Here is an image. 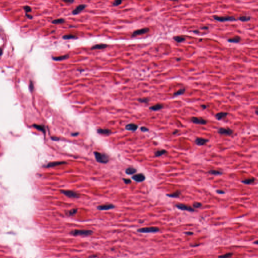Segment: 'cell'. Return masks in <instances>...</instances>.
Wrapping results in <instances>:
<instances>
[{"instance_id":"cell-1","label":"cell","mask_w":258,"mask_h":258,"mask_svg":"<svg viewBox=\"0 0 258 258\" xmlns=\"http://www.w3.org/2000/svg\"><path fill=\"white\" fill-rule=\"evenodd\" d=\"M94 154L96 161L99 163L105 164L108 162L109 160V156L105 154L95 151L94 152Z\"/></svg>"},{"instance_id":"cell-2","label":"cell","mask_w":258,"mask_h":258,"mask_svg":"<svg viewBox=\"0 0 258 258\" xmlns=\"http://www.w3.org/2000/svg\"><path fill=\"white\" fill-rule=\"evenodd\" d=\"M92 231L90 230H74L71 231L70 234L74 236H88L92 234Z\"/></svg>"},{"instance_id":"cell-3","label":"cell","mask_w":258,"mask_h":258,"mask_svg":"<svg viewBox=\"0 0 258 258\" xmlns=\"http://www.w3.org/2000/svg\"><path fill=\"white\" fill-rule=\"evenodd\" d=\"M63 194L70 198H78L80 197L79 194L76 192L70 190H61L60 191Z\"/></svg>"},{"instance_id":"cell-4","label":"cell","mask_w":258,"mask_h":258,"mask_svg":"<svg viewBox=\"0 0 258 258\" xmlns=\"http://www.w3.org/2000/svg\"><path fill=\"white\" fill-rule=\"evenodd\" d=\"M213 18L218 21V22H226V21H236V19L235 18L232 16H226V17H219L217 16H214Z\"/></svg>"},{"instance_id":"cell-5","label":"cell","mask_w":258,"mask_h":258,"mask_svg":"<svg viewBox=\"0 0 258 258\" xmlns=\"http://www.w3.org/2000/svg\"><path fill=\"white\" fill-rule=\"evenodd\" d=\"M159 231V229L156 227H144L138 229V231L141 233H155Z\"/></svg>"},{"instance_id":"cell-6","label":"cell","mask_w":258,"mask_h":258,"mask_svg":"<svg viewBox=\"0 0 258 258\" xmlns=\"http://www.w3.org/2000/svg\"><path fill=\"white\" fill-rule=\"evenodd\" d=\"M217 132L219 134L225 135L227 136H230L233 133V131L231 129L229 128H220L218 129Z\"/></svg>"},{"instance_id":"cell-7","label":"cell","mask_w":258,"mask_h":258,"mask_svg":"<svg viewBox=\"0 0 258 258\" xmlns=\"http://www.w3.org/2000/svg\"><path fill=\"white\" fill-rule=\"evenodd\" d=\"M175 206H176V207L178 209L181 210L187 211H189V212H194L195 211L194 209L193 208H192L191 207L185 205V204H177V205H175Z\"/></svg>"},{"instance_id":"cell-8","label":"cell","mask_w":258,"mask_h":258,"mask_svg":"<svg viewBox=\"0 0 258 258\" xmlns=\"http://www.w3.org/2000/svg\"><path fill=\"white\" fill-rule=\"evenodd\" d=\"M115 208V206L112 204H106L104 205H99L97 207V209L100 211H105L109 210L110 209H113Z\"/></svg>"},{"instance_id":"cell-9","label":"cell","mask_w":258,"mask_h":258,"mask_svg":"<svg viewBox=\"0 0 258 258\" xmlns=\"http://www.w3.org/2000/svg\"><path fill=\"white\" fill-rule=\"evenodd\" d=\"M145 176L142 173L135 174L132 177V180H133L134 181L137 182H141L144 181L145 180Z\"/></svg>"},{"instance_id":"cell-10","label":"cell","mask_w":258,"mask_h":258,"mask_svg":"<svg viewBox=\"0 0 258 258\" xmlns=\"http://www.w3.org/2000/svg\"><path fill=\"white\" fill-rule=\"evenodd\" d=\"M149 31V29L148 28H142V29H141L135 30V31H134L132 35V37H133L136 36L137 35L145 34L146 33H147V32H148Z\"/></svg>"},{"instance_id":"cell-11","label":"cell","mask_w":258,"mask_h":258,"mask_svg":"<svg viewBox=\"0 0 258 258\" xmlns=\"http://www.w3.org/2000/svg\"><path fill=\"white\" fill-rule=\"evenodd\" d=\"M191 120L193 123H194L195 124L206 125L207 123L206 120L202 119V118H200V117H192L191 118Z\"/></svg>"},{"instance_id":"cell-12","label":"cell","mask_w":258,"mask_h":258,"mask_svg":"<svg viewBox=\"0 0 258 258\" xmlns=\"http://www.w3.org/2000/svg\"><path fill=\"white\" fill-rule=\"evenodd\" d=\"M67 163L65 162V161H55V162H50L48 163V164L44 165V167L45 168H51V167H53L57 166H59V165H60L66 164Z\"/></svg>"},{"instance_id":"cell-13","label":"cell","mask_w":258,"mask_h":258,"mask_svg":"<svg viewBox=\"0 0 258 258\" xmlns=\"http://www.w3.org/2000/svg\"><path fill=\"white\" fill-rule=\"evenodd\" d=\"M86 7V5L84 4H81V5H79L74 10L72 11V14H73V15H77V14H79L82 11L85 9Z\"/></svg>"},{"instance_id":"cell-14","label":"cell","mask_w":258,"mask_h":258,"mask_svg":"<svg viewBox=\"0 0 258 258\" xmlns=\"http://www.w3.org/2000/svg\"><path fill=\"white\" fill-rule=\"evenodd\" d=\"M208 142H209V140L208 139L202 138H197L196 139L195 141L196 144L199 146H203L204 145H205L206 143Z\"/></svg>"},{"instance_id":"cell-15","label":"cell","mask_w":258,"mask_h":258,"mask_svg":"<svg viewBox=\"0 0 258 258\" xmlns=\"http://www.w3.org/2000/svg\"><path fill=\"white\" fill-rule=\"evenodd\" d=\"M125 128H126V130H127L128 131L134 132V131H136V130H137L138 128V126L137 125H136L135 124L131 123V124H128L127 125H126V127H125Z\"/></svg>"},{"instance_id":"cell-16","label":"cell","mask_w":258,"mask_h":258,"mask_svg":"<svg viewBox=\"0 0 258 258\" xmlns=\"http://www.w3.org/2000/svg\"><path fill=\"white\" fill-rule=\"evenodd\" d=\"M97 132L101 135H109L112 133V131L107 129H98L97 130Z\"/></svg>"},{"instance_id":"cell-17","label":"cell","mask_w":258,"mask_h":258,"mask_svg":"<svg viewBox=\"0 0 258 258\" xmlns=\"http://www.w3.org/2000/svg\"><path fill=\"white\" fill-rule=\"evenodd\" d=\"M163 107V105H162V104L157 103L154 105H153L151 107H150L149 109L152 110L153 111H158L161 109H162Z\"/></svg>"},{"instance_id":"cell-18","label":"cell","mask_w":258,"mask_h":258,"mask_svg":"<svg viewBox=\"0 0 258 258\" xmlns=\"http://www.w3.org/2000/svg\"><path fill=\"white\" fill-rule=\"evenodd\" d=\"M228 114V113L226 112H220L219 113H217L216 114L215 117L218 120H221L222 119H223L224 117H227Z\"/></svg>"},{"instance_id":"cell-19","label":"cell","mask_w":258,"mask_h":258,"mask_svg":"<svg viewBox=\"0 0 258 258\" xmlns=\"http://www.w3.org/2000/svg\"><path fill=\"white\" fill-rule=\"evenodd\" d=\"M69 58V55H64L62 56H56V57H52V59L55 60V61H60V60H66Z\"/></svg>"},{"instance_id":"cell-20","label":"cell","mask_w":258,"mask_h":258,"mask_svg":"<svg viewBox=\"0 0 258 258\" xmlns=\"http://www.w3.org/2000/svg\"><path fill=\"white\" fill-rule=\"evenodd\" d=\"M107 46V44H96L95 45H93L92 46L91 49H105Z\"/></svg>"},{"instance_id":"cell-21","label":"cell","mask_w":258,"mask_h":258,"mask_svg":"<svg viewBox=\"0 0 258 258\" xmlns=\"http://www.w3.org/2000/svg\"><path fill=\"white\" fill-rule=\"evenodd\" d=\"M241 38L239 36H236L233 38L228 39L227 41L228 42H231V43H238L241 41Z\"/></svg>"},{"instance_id":"cell-22","label":"cell","mask_w":258,"mask_h":258,"mask_svg":"<svg viewBox=\"0 0 258 258\" xmlns=\"http://www.w3.org/2000/svg\"><path fill=\"white\" fill-rule=\"evenodd\" d=\"M136 171H137V170L135 168L133 167H129L126 169V173L128 175H133L135 174Z\"/></svg>"},{"instance_id":"cell-23","label":"cell","mask_w":258,"mask_h":258,"mask_svg":"<svg viewBox=\"0 0 258 258\" xmlns=\"http://www.w3.org/2000/svg\"><path fill=\"white\" fill-rule=\"evenodd\" d=\"M181 194V192L180 191H177L173 193L167 194V196L170 197V198H178V197H180Z\"/></svg>"},{"instance_id":"cell-24","label":"cell","mask_w":258,"mask_h":258,"mask_svg":"<svg viewBox=\"0 0 258 258\" xmlns=\"http://www.w3.org/2000/svg\"><path fill=\"white\" fill-rule=\"evenodd\" d=\"M255 181H256L255 178H252L246 179V180H245L243 181H242V182L243 184H245V185H250V184H252L254 183V182Z\"/></svg>"},{"instance_id":"cell-25","label":"cell","mask_w":258,"mask_h":258,"mask_svg":"<svg viewBox=\"0 0 258 258\" xmlns=\"http://www.w3.org/2000/svg\"><path fill=\"white\" fill-rule=\"evenodd\" d=\"M167 151L165 150H160L157 151L155 152V157H160L163 155L167 153Z\"/></svg>"},{"instance_id":"cell-26","label":"cell","mask_w":258,"mask_h":258,"mask_svg":"<svg viewBox=\"0 0 258 258\" xmlns=\"http://www.w3.org/2000/svg\"><path fill=\"white\" fill-rule=\"evenodd\" d=\"M208 173H209L211 175H220L223 174V173L221 171L215 170H210L207 172Z\"/></svg>"},{"instance_id":"cell-27","label":"cell","mask_w":258,"mask_h":258,"mask_svg":"<svg viewBox=\"0 0 258 258\" xmlns=\"http://www.w3.org/2000/svg\"><path fill=\"white\" fill-rule=\"evenodd\" d=\"M33 127L35 129H36L37 130L41 131L44 134H45V130L44 126H41V125H33Z\"/></svg>"},{"instance_id":"cell-28","label":"cell","mask_w":258,"mask_h":258,"mask_svg":"<svg viewBox=\"0 0 258 258\" xmlns=\"http://www.w3.org/2000/svg\"><path fill=\"white\" fill-rule=\"evenodd\" d=\"M173 39L174 40L178 42V43H180V42H183L185 40V38L182 37V36H175L173 37Z\"/></svg>"},{"instance_id":"cell-29","label":"cell","mask_w":258,"mask_h":258,"mask_svg":"<svg viewBox=\"0 0 258 258\" xmlns=\"http://www.w3.org/2000/svg\"><path fill=\"white\" fill-rule=\"evenodd\" d=\"M185 88H181V89H180V90H178V91L175 92L174 93L173 96H179V95H182L185 93Z\"/></svg>"},{"instance_id":"cell-30","label":"cell","mask_w":258,"mask_h":258,"mask_svg":"<svg viewBox=\"0 0 258 258\" xmlns=\"http://www.w3.org/2000/svg\"><path fill=\"white\" fill-rule=\"evenodd\" d=\"M65 22V20L63 18H59L53 20L52 21V23L54 24H62Z\"/></svg>"},{"instance_id":"cell-31","label":"cell","mask_w":258,"mask_h":258,"mask_svg":"<svg viewBox=\"0 0 258 258\" xmlns=\"http://www.w3.org/2000/svg\"><path fill=\"white\" fill-rule=\"evenodd\" d=\"M251 19V17L250 16H241L238 18V20L239 21H242V22H246V21H249Z\"/></svg>"},{"instance_id":"cell-32","label":"cell","mask_w":258,"mask_h":258,"mask_svg":"<svg viewBox=\"0 0 258 258\" xmlns=\"http://www.w3.org/2000/svg\"><path fill=\"white\" fill-rule=\"evenodd\" d=\"M63 39H74V38H77V37L76 36L72 35V34H67L64 35L63 36Z\"/></svg>"},{"instance_id":"cell-33","label":"cell","mask_w":258,"mask_h":258,"mask_svg":"<svg viewBox=\"0 0 258 258\" xmlns=\"http://www.w3.org/2000/svg\"><path fill=\"white\" fill-rule=\"evenodd\" d=\"M78 209H72L69 211H68L67 214L69 216H73L77 212Z\"/></svg>"},{"instance_id":"cell-34","label":"cell","mask_w":258,"mask_h":258,"mask_svg":"<svg viewBox=\"0 0 258 258\" xmlns=\"http://www.w3.org/2000/svg\"><path fill=\"white\" fill-rule=\"evenodd\" d=\"M233 256L232 253H228L226 254H224L223 255H221L219 256V258H231Z\"/></svg>"},{"instance_id":"cell-35","label":"cell","mask_w":258,"mask_h":258,"mask_svg":"<svg viewBox=\"0 0 258 258\" xmlns=\"http://www.w3.org/2000/svg\"><path fill=\"white\" fill-rule=\"evenodd\" d=\"M202 205L201 203L199 202H197L194 203L193 205L194 208H200L202 206Z\"/></svg>"},{"instance_id":"cell-36","label":"cell","mask_w":258,"mask_h":258,"mask_svg":"<svg viewBox=\"0 0 258 258\" xmlns=\"http://www.w3.org/2000/svg\"><path fill=\"white\" fill-rule=\"evenodd\" d=\"M138 101L141 103H147L149 101V99L147 98H139L138 99Z\"/></svg>"},{"instance_id":"cell-37","label":"cell","mask_w":258,"mask_h":258,"mask_svg":"<svg viewBox=\"0 0 258 258\" xmlns=\"http://www.w3.org/2000/svg\"><path fill=\"white\" fill-rule=\"evenodd\" d=\"M123 1H121V0H117V1H114L113 3V6H119L120 5H121V3H122Z\"/></svg>"},{"instance_id":"cell-38","label":"cell","mask_w":258,"mask_h":258,"mask_svg":"<svg viewBox=\"0 0 258 258\" xmlns=\"http://www.w3.org/2000/svg\"><path fill=\"white\" fill-rule=\"evenodd\" d=\"M24 9L25 10V11L26 14L31 11V9L30 7H29V6H25L24 7Z\"/></svg>"},{"instance_id":"cell-39","label":"cell","mask_w":258,"mask_h":258,"mask_svg":"<svg viewBox=\"0 0 258 258\" xmlns=\"http://www.w3.org/2000/svg\"><path fill=\"white\" fill-rule=\"evenodd\" d=\"M123 180L124 181L125 184H130L132 182L131 180L129 178H123Z\"/></svg>"},{"instance_id":"cell-40","label":"cell","mask_w":258,"mask_h":258,"mask_svg":"<svg viewBox=\"0 0 258 258\" xmlns=\"http://www.w3.org/2000/svg\"><path fill=\"white\" fill-rule=\"evenodd\" d=\"M33 88H34V85H33V83L32 82V81H30V83H29V89L31 91H32L33 90Z\"/></svg>"},{"instance_id":"cell-41","label":"cell","mask_w":258,"mask_h":258,"mask_svg":"<svg viewBox=\"0 0 258 258\" xmlns=\"http://www.w3.org/2000/svg\"><path fill=\"white\" fill-rule=\"evenodd\" d=\"M140 130H141V131L142 132H148V131H149V129H148L147 128H146V127H142L140 128Z\"/></svg>"},{"instance_id":"cell-42","label":"cell","mask_w":258,"mask_h":258,"mask_svg":"<svg viewBox=\"0 0 258 258\" xmlns=\"http://www.w3.org/2000/svg\"><path fill=\"white\" fill-rule=\"evenodd\" d=\"M216 193H218V194H225L224 191H222V190H220V189L216 190Z\"/></svg>"},{"instance_id":"cell-43","label":"cell","mask_w":258,"mask_h":258,"mask_svg":"<svg viewBox=\"0 0 258 258\" xmlns=\"http://www.w3.org/2000/svg\"><path fill=\"white\" fill-rule=\"evenodd\" d=\"M79 134V133L78 132H74V133H71V136H77Z\"/></svg>"},{"instance_id":"cell-44","label":"cell","mask_w":258,"mask_h":258,"mask_svg":"<svg viewBox=\"0 0 258 258\" xmlns=\"http://www.w3.org/2000/svg\"><path fill=\"white\" fill-rule=\"evenodd\" d=\"M51 139L52 140H54V141H58V140H59V138H58V137H52Z\"/></svg>"},{"instance_id":"cell-45","label":"cell","mask_w":258,"mask_h":258,"mask_svg":"<svg viewBox=\"0 0 258 258\" xmlns=\"http://www.w3.org/2000/svg\"><path fill=\"white\" fill-rule=\"evenodd\" d=\"M185 234H186V235H193L194 234V233L192 232H189V231H188V232H185Z\"/></svg>"},{"instance_id":"cell-46","label":"cell","mask_w":258,"mask_h":258,"mask_svg":"<svg viewBox=\"0 0 258 258\" xmlns=\"http://www.w3.org/2000/svg\"><path fill=\"white\" fill-rule=\"evenodd\" d=\"M201 107L203 109H207V107H208V106H207L206 105H201Z\"/></svg>"},{"instance_id":"cell-47","label":"cell","mask_w":258,"mask_h":258,"mask_svg":"<svg viewBox=\"0 0 258 258\" xmlns=\"http://www.w3.org/2000/svg\"><path fill=\"white\" fill-rule=\"evenodd\" d=\"M208 28H209V27L208 26H203V27H202L201 28V29L207 30V29H208Z\"/></svg>"},{"instance_id":"cell-48","label":"cell","mask_w":258,"mask_h":258,"mask_svg":"<svg viewBox=\"0 0 258 258\" xmlns=\"http://www.w3.org/2000/svg\"><path fill=\"white\" fill-rule=\"evenodd\" d=\"M64 2H65V3H73V2H74V1H67H67H64Z\"/></svg>"},{"instance_id":"cell-49","label":"cell","mask_w":258,"mask_h":258,"mask_svg":"<svg viewBox=\"0 0 258 258\" xmlns=\"http://www.w3.org/2000/svg\"><path fill=\"white\" fill-rule=\"evenodd\" d=\"M178 132V130H175L174 132H173V135H175L176 134H177Z\"/></svg>"},{"instance_id":"cell-50","label":"cell","mask_w":258,"mask_h":258,"mask_svg":"<svg viewBox=\"0 0 258 258\" xmlns=\"http://www.w3.org/2000/svg\"><path fill=\"white\" fill-rule=\"evenodd\" d=\"M193 32H194V33H198L199 32V31L198 30H194Z\"/></svg>"},{"instance_id":"cell-51","label":"cell","mask_w":258,"mask_h":258,"mask_svg":"<svg viewBox=\"0 0 258 258\" xmlns=\"http://www.w3.org/2000/svg\"><path fill=\"white\" fill-rule=\"evenodd\" d=\"M2 53H3V51L2 49H0V56H1L2 55Z\"/></svg>"},{"instance_id":"cell-52","label":"cell","mask_w":258,"mask_h":258,"mask_svg":"<svg viewBox=\"0 0 258 258\" xmlns=\"http://www.w3.org/2000/svg\"><path fill=\"white\" fill-rule=\"evenodd\" d=\"M256 114H258V109H256Z\"/></svg>"},{"instance_id":"cell-53","label":"cell","mask_w":258,"mask_h":258,"mask_svg":"<svg viewBox=\"0 0 258 258\" xmlns=\"http://www.w3.org/2000/svg\"><path fill=\"white\" fill-rule=\"evenodd\" d=\"M177 61H180V60H181V59H177Z\"/></svg>"},{"instance_id":"cell-54","label":"cell","mask_w":258,"mask_h":258,"mask_svg":"<svg viewBox=\"0 0 258 258\" xmlns=\"http://www.w3.org/2000/svg\"><path fill=\"white\" fill-rule=\"evenodd\" d=\"M255 243H256V244H257V243H258V241H256Z\"/></svg>"}]
</instances>
